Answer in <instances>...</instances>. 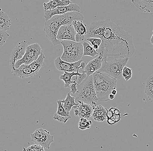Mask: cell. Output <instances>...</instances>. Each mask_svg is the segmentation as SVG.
<instances>
[{
    "label": "cell",
    "instance_id": "11",
    "mask_svg": "<svg viewBox=\"0 0 153 151\" xmlns=\"http://www.w3.org/2000/svg\"><path fill=\"white\" fill-rule=\"evenodd\" d=\"M27 42L25 41L19 42L14 48L10 55V68L12 70L15 68L17 62L22 59L25 53L27 47Z\"/></svg>",
    "mask_w": 153,
    "mask_h": 151
},
{
    "label": "cell",
    "instance_id": "16",
    "mask_svg": "<svg viewBox=\"0 0 153 151\" xmlns=\"http://www.w3.org/2000/svg\"><path fill=\"white\" fill-rule=\"evenodd\" d=\"M11 73L15 76L22 78L33 77L35 74L31 69L30 68L28 65H22L18 69L14 68L11 70Z\"/></svg>",
    "mask_w": 153,
    "mask_h": 151
},
{
    "label": "cell",
    "instance_id": "9",
    "mask_svg": "<svg viewBox=\"0 0 153 151\" xmlns=\"http://www.w3.org/2000/svg\"><path fill=\"white\" fill-rule=\"evenodd\" d=\"M54 65L56 68L59 71L72 72H79L80 68L84 70L86 66V62L81 59L76 62L71 63L64 62L61 59V57H57L54 60Z\"/></svg>",
    "mask_w": 153,
    "mask_h": 151
},
{
    "label": "cell",
    "instance_id": "36",
    "mask_svg": "<svg viewBox=\"0 0 153 151\" xmlns=\"http://www.w3.org/2000/svg\"><path fill=\"white\" fill-rule=\"evenodd\" d=\"M115 96V95L111 94L109 95V100H113V99H114Z\"/></svg>",
    "mask_w": 153,
    "mask_h": 151
},
{
    "label": "cell",
    "instance_id": "26",
    "mask_svg": "<svg viewBox=\"0 0 153 151\" xmlns=\"http://www.w3.org/2000/svg\"><path fill=\"white\" fill-rule=\"evenodd\" d=\"M92 122L91 120H88L84 118H81L80 122H78V128L81 130H84L90 128Z\"/></svg>",
    "mask_w": 153,
    "mask_h": 151
},
{
    "label": "cell",
    "instance_id": "1",
    "mask_svg": "<svg viewBox=\"0 0 153 151\" xmlns=\"http://www.w3.org/2000/svg\"><path fill=\"white\" fill-rule=\"evenodd\" d=\"M87 39L99 38L102 43L98 55L130 58L135 52L132 37L123 28L109 19L91 23L87 27Z\"/></svg>",
    "mask_w": 153,
    "mask_h": 151
},
{
    "label": "cell",
    "instance_id": "12",
    "mask_svg": "<svg viewBox=\"0 0 153 151\" xmlns=\"http://www.w3.org/2000/svg\"><path fill=\"white\" fill-rule=\"evenodd\" d=\"M76 33L72 24L62 26L59 28L57 39L60 41H72L76 42Z\"/></svg>",
    "mask_w": 153,
    "mask_h": 151
},
{
    "label": "cell",
    "instance_id": "24",
    "mask_svg": "<svg viewBox=\"0 0 153 151\" xmlns=\"http://www.w3.org/2000/svg\"><path fill=\"white\" fill-rule=\"evenodd\" d=\"M82 43L84 48L83 56H88L93 58L98 54V52L88 42L84 41Z\"/></svg>",
    "mask_w": 153,
    "mask_h": 151
},
{
    "label": "cell",
    "instance_id": "2",
    "mask_svg": "<svg viewBox=\"0 0 153 151\" xmlns=\"http://www.w3.org/2000/svg\"><path fill=\"white\" fill-rule=\"evenodd\" d=\"M84 17L80 12H68L64 15H55L51 19L46 21L44 30L46 36L54 46L61 44V41L57 39L58 30L61 26L65 25H71L75 20L82 21Z\"/></svg>",
    "mask_w": 153,
    "mask_h": 151
},
{
    "label": "cell",
    "instance_id": "32",
    "mask_svg": "<svg viewBox=\"0 0 153 151\" xmlns=\"http://www.w3.org/2000/svg\"><path fill=\"white\" fill-rule=\"evenodd\" d=\"M26 151H45L43 146H39L37 144L31 145L29 146L26 149Z\"/></svg>",
    "mask_w": 153,
    "mask_h": 151
},
{
    "label": "cell",
    "instance_id": "18",
    "mask_svg": "<svg viewBox=\"0 0 153 151\" xmlns=\"http://www.w3.org/2000/svg\"><path fill=\"white\" fill-rule=\"evenodd\" d=\"M93 108V114L92 116L94 120L96 122H101L107 119V114L108 110L100 105H96Z\"/></svg>",
    "mask_w": 153,
    "mask_h": 151
},
{
    "label": "cell",
    "instance_id": "30",
    "mask_svg": "<svg viewBox=\"0 0 153 151\" xmlns=\"http://www.w3.org/2000/svg\"><path fill=\"white\" fill-rule=\"evenodd\" d=\"M9 37V34L7 31L0 30V47L4 45Z\"/></svg>",
    "mask_w": 153,
    "mask_h": 151
},
{
    "label": "cell",
    "instance_id": "4",
    "mask_svg": "<svg viewBox=\"0 0 153 151\" xmlns=\"http://www.w3.org/2000/svg\"><path fill=\"white\" fill-rule=\"evenodd\" d=\"M129 58L124 57H107L103 58L101 68L98 71L103 72L110 78L120 80L122 77V71Z\"/></svg>",
    "mask_w": 153,
    "mask_h": 151
},
{
    "label": "cell",
    "instance_id": "14",
    "mask_svg": "<svg viewBox=\"0 0 153 151\" xmlns=\"http://www.w3.org/2000/svg\"><path fill=\"white\" fill-rule=\"evenodd\" d=\"M76 33V42L81 43L87 40L86 35L87 34V28L85 25L83 23L82 21L75 20L72 23Z\"/></svg>",
    "mask_w": 153,
    "mask_h": 151
},
{
    "label": "cell",
    "instance_id": "25",
    "mask_svg": "<svg viewBox=\"0 0 153 151\" xmlns=\"http://www.w3.org/2000/svg\"><path fill=\"white\" fill-rule=\"evenodd\" d=\"M145 92L148 98L153 101V74L150 76L146 81Z\"/></svg>",
    "mask_w": 153,
    "mask_h": 151
},
{
    "label": "cell",
    "instance_id": "39",
    "mask_svg": "<svg viewBox=\"0 0 153 151\" xmlns=\"http://www.w3.org/2000/svg\"></svg>",
    "mask_w": 153,
    "mask_h": 151
},
{
    "label": "cell",
    "instance_id": "27",
    "mask_svg": "<svg viewBox=\"0 0 153 151\" xmlns=\"http://www.w3.org/2000/svg\"><path fill=\"white\" fill-rule=\"evenodd\" d=\"M57 104H58V107L56 114L60 116H64V117H71L70 113H68L66 111L62 104V100H57Z\"/></svg>",
    "mask_w": 153,
    "mask_h": 151
},
{
    "label": "cell",
    "instance_id": "31",
    "mask_svg": "<svg viewBox=\"0 0 153 151\" xmlns=\"http://www.w3.org/2000/svg\"><path fill=\"white\" fill-rule=\"evenodd\" d=\"M81 71H82V73L81 74V75H78V76H75L76 83H77L78 86L80 85L82 83V82L88 77L85 71L82 70Z\"/></svg>",
    "mask_w": 153,
    "mask_h": 151
},
{
    "label": "cell",
    "instance_id": "21",
    "mask_svg": "<svg viewBox=\"0 0 153 151\" xmlns=\"http://www.w3.org/2000/svg\"><path fill=\"white\" fill-rule=\"evenodd\" d=\"M81 73L79 72H69L65 71L64 74L62 75H60L59 78L62 81H64L65 83V88H69L70 86L72 84L74 83V76H78L80 75Z\"/></svg>",
    "mask_w": 153,
    "mask_h": 151
},
{
    "label": "cell",
    "instance_id": "13",
    "mask_svg": "<svg viewBox=\"0 0 153 151\" xmlns=\"http://www.w3.org/2000/svg\"><path fill=\"white\" fill-rule=\"evenodd\" d=\"M74 115L80 118H84L87 120L90 118L92 115L93 108L88 104L78 101L77 105L74 106Z\"/></svg>",
    "mask_w": 153,
    "mask_h": 151
},
{
    "label": "cell",
    "instance_id": "28",
    "mask_svg": "<svg viewBox=\"0 0 153 151\" xmlns=\"http://www.w3.org/2000/svg\"><path fill=\"white\" fill-rule=\"evenodd\" d=\"M87 41L90 42L92 45L93 48L98 52L102 40L99 38H90L87 39Z\"/></svg>",
    "mask_w": 153,
    "mask_h": 151
},
{
    "label": "cell",
    "instance_id": "22",
    "mask_svg": "<svg viewBox=\"0 0 153 151\" xmlns=\"http://www.w3.org/2000/svg\"><path fill=\"white\" fill-rule=\"evenodd\" d=\"M70 94V92L68 93L65 99L62 100V106L66 111L68 113H70V112L74 106L77 105V103H75L76 97L71 96Z\"/></svg>",
    "mask_w": 153,
    "mask_h": 151
},
{
    "label": "cell",
    "instance_id": "10",
    "mask_svg": "<svg viewBox=\"0 0 153 151\" xmlns=\"http://www.w3.org/2000/svg\"><path fill=\"white\" fill-rule=\"evenodd\" d=\"M80 10L81 8L79 6L76 4L72 3L67 6L59 7L53 10H45L44 16L45 21H47L51 19L55 15H63L68 12L74 11L80 12Z\"/></svg>",
    "mask_w": 153,
    "mask_h": 151
},
{
    "label": "cell",
    "instance_id": "29",
    "mask_svg": "<svg viewBox=\"0 0 153 151\" xmlns=\"http://www.w3.org/2000/svg\"><path fill=\"white\" fill-rule=\"evenodd\" d=\"M132 75V69L125 66L122 71V76L126 81H129Z\"/></svg>",
    "mask_w": 153,
    "mask_h": 151
},
{
    "label": "cell",
    "instance_id": "38",
    "mask_svg": "<svg viewBox=\"0 0 153 151\" xmlns=\"http://www.w3.org/2000/svg\"><path fill=\"white\" fill-rule=\"evenodd\" d=\"M151 43L153 45V34L152 36V38L151 39Z\"/></svg>",
    "mask_w": 153,
    "mask_h": 151
},
{
    "label": "cell",
    "instance_id": "8",
    "mask_svg": "<svg viewBox=\"0 0 153 151\" xmlns=\"http://www.w3.org/2000/svg\"><path fill=\"white\" fill-rule=\"evenodd\" d=\"M31 141L35 144L43 146L44 148L50 149V145L54 141V137L47 130L43 129H37L30 135Z\"/></svg>",
    "mask_w": 153,
    "mask_h": 151
},
{
    "label": "cell",
    "instance_id": "3",
    "mask_svg": "<svg viewBox=\"0 0 153 151\" xmlns=\"http://www.w3.org/2000/svg\"><path fill=\"white\" fill-rule=\"evenodd\" d=\"M94 86L98 102L109 101L112 91L116 89L117 80L110 78L103 72L96 71L92 74Z\"/></svg>",
    "mask_w": 153,
    "mask_h": 151
},
{
    "label": "cell",
    "instance_id": "6",
    "mask_svg": "<svg viewBox=\"0 0 153 151\" xmlns=\"http://www.w3.org/2000/svg\"><path fill=\"white\" fill-rule=\"evenodd\" d=\"M61 44L64 48V51L61 56L62 60L73 63L81 60L84 54L82 43L66 40L62 41Z\"/></svg>",
    "mask_w": 153,
    "mask_h": 151
},
{
    "label": "cell",
    "instance_id": "15",
    "mask_svg": "<svg viewBox=\"0 0 153 151\" xmlns=\"http://www.w3.org/2000/svg\"><path fill=\"white\" fill-rule=\"evenodd\" d=\"M103 60V57L99 55L98 57L89 62L84 70L87 76L92 75L101 68Z\"/></svg>",
    "mask_w": 153,
    "mask_h": 151
},
{
    "label": "cell",
    "instance_id": "33",
    "mask_svg": "<svg viewBox=\"0 0 153 151\" xmlns=\"http://www.w3.org/2000/svg\"><path fill=\"white\" fill-rule=\"evenodd\" d=\"M71 117H64V116H60L57 115L56 113L54 114L53 115V118L54 120H57L59 122L66 123L68 120L71 119Z\"/></svg>",
    "mask_w": 153,
    "mask_h": 151
},
{
    "label": "cell",
    "instance_id": "17",
    "mask_svg": "<svg viewBox=\"0 0 153 151\" xmlns=\"http://www.w3.org/2000/svg\"><path fill=\"white\" fill-rule=\"evenodd\" d=\"M131 2L142 12L153 13V1L132 0Z\"/></svg>",
    "mask_w": 153,
    "mask_h": 151
},
{
    "label": "cell",
    "instance_id": "23",
    "mask_svg": "<svg viewBox=\"0 0 153 151\" xmlns=\"http://www.w3.org/2000/svg\"><path fill=\"white\" fill-rule=\"evenodd\" d=\"M11 25V20L7 13L0 9V30L7 31Z\"/></svg>",
    "mask_w": 153,
    "mask_h": 151
},
{
    "label": "cell",
    "instance_id": "34",
    "mask_svg": "<svg viewBox=\"0 0 153 151\" xmlns=\"http://www.w3.org/2000/svg\"><path fill=\"white\" fill-rule=\"evenodd\" d=\"M74 83L73 84H72L70 86V88L71 89V93L72 94H75L76 93V91H77V88H76V86H77V84L76 83V79L75 77H74Z\"/></svg>",
    "mask_w": 153,
    "mask_h": 151
},
{
    "label": "cell",
    "instance_id": "7",
    "mask_svg": "<svg viewBox=\"0 0 153 151\" xmlns=\"http://www.w3.org/2000/svg\"><path fill=\"white\" fill-rule=\"evenodd\" d=\"M42 51L38 43L31 44L27 46L25 53L22 59L19 60L15 65V68L18 69L22 65H28L37 60L41 55Z\"/></svg>",
    "mask_w": 153,
    "mask_h": 151
},
{
    "label": "cell",
    "instance_id": "19",
    "mask_svg": "<svg viewBox=\"0 0 153 151\" xmlns=\"http://www.w3.org/2000/svg\"><path fill=\"white\" fill-rule=\"evenodd\" d=\"M70 0H50L48 3L43 4L44 10H51L61 6H67L72 4Z\"/></svg>",
    "mask_w": 153,
    "mask_h": 151
},
{
    "label": "cell",
    "instance_id": "35",
    "mask_svg": "<svg viewBox=\"0 0 153 151\" xmlns=\"http://www.w3.org/2000/svg\"><path fill=\"white\" fill-rule=\"evenodd\" d=\"M106 120H107L108 124H109L110 125H114L116 123L114 121H113L112 120L110 119V118H107Z\"/></svg>",
    "mask_w": 153,
    "mask_h": 151
},
{
    "label": "cell",
    "instance_id": "5",
    "mask_svg": "<svg viewBox=\"0 0 153 151\" xmlns=\"http://www.w3.org/2000/svg\"><path fill=\"white\" fill-rule=\"evenodd\" d=\"M77 88L76 100L88 104L92 107L96 106L98 101L94 86L92 75L88 76Z\"/></svg>",
    "mask_w": 153,
    "mask_h": 151
},
{
    "label": "cell",
    "instance_id": "37",
    "mask_svg": "<svg viewBox=\"0 0 153 151\" xmlns=\"http://www.w3.org/2000/svg\"><path fill=\"white\" fill-rule=\"evenodd\" d=\"M117 93V91L116 89H114L113 90L111 91V94H114V95H116V94Z\"/></svg>",
    "mask_w": 153,
    "mask_h": 151
},
{
    "label": "cell",
    "instance_id": "20",
    "mask_svg": "<svg viewBox=\"0 0 153 151\" xmlns=\"http://www.w3.org/2000/svg\"><path fill=\"white\" fill-rule=\"evenodd\" d=\"M45 56L43 53V51H42L41 55L39 56V58L37 60L28 65L30 68L34 73L35 75L38 74V71L40 69L45 65Z\"/></svg>",
    "mask_w": 153,
    "mask_h": 151
}]
</instances>
